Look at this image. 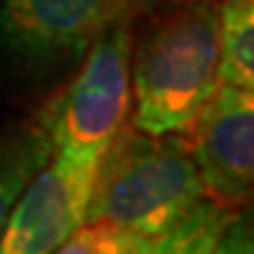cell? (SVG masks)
I'll return each mask as SVG.
<instances>
[{"label":"cell","mask_w":254,"mask_h":254,"mask_svg":"<svg viewBox=\"0 0 254 254\" xmlns=\"http://www.w3.org/2000/svg\"><path fill=\"white\" fill-rule=\"evenodd\" d=\"M218 18V83L254 91V0H223Z\"/></svg>","instance_id":"obj_9"},{"label":"cell","mask_w":254,"mask_h":254,"mask_svg":"<svg viewBox=\"0 0 254 254\" xmlns=\"http://www.w3.org/2000/svg\"><path fill=\"white\" fill-rule=\"evenodd\" d=\"M130 24L114 26L91 44L75 75L37 112L52 143V158L86 177L130 114Z\"/></svg>","instance_id":"obj_3"},{"label":"cell","mask_w":254,"mask_h":254,"mask_svg":"<svg viewBox=\"0 0 254 254\" xmlns=\"http://www.w3.org/2000/svg\"><path fill=\"white\" fill-rule=\"evenodd\" d=\"M145 0H0V78L42 83L75 67Z\"/></svg>","instance_id":"obj_4"},{"label":"cell","mask_w":254,"mask_h":254,"mask_svg":"<svg viewBox=\"0 0 254 254\" xmlns=\"http://www.w3.org/2000/svg\"><path fill=\"white\" fill-rule=\"evenodd\" d=\"M231 218V207L202 197L166 228L143 236H122L117 254H213Z\"/></svg>","instance_id":"obj_7"},{"label":"cell","mask_w":254,"mask_h":254,"mask_svg":"<svg viewBox=\"0 0 254 254\" xmlns=\"http://www.w3.org/2000/svg\"><path fill=\"white\" fill-rule=\"evenodd\" d=\"M184 137L205 197L244 205L254 187V91L218 83Z\"/></svg>","instance_id":"obj_5"},{"label":"cell","mask_w":254,"mask_h":254,"mask_svg":"<svg viewBox=\"0 0 254 254\" xmlns=\"http://www.w3.org/2000/svg\"><path fill=\"white\" fill-rule=\"evenodd\" d=\"M107 228H109V226H107ZM120 241H122V234H120V231H114V228H109L107 236H104V241H101V247H99L94 254H117Z\"/></svg>","instance_id":"obj_12"},{"label":"cell","mask_w":254,"mask_h":254,"mask_svg":"<svg viewBox=\"0 0 254 254\" xmlns=\"http://www.w3.org/2000/svg\"><path fill=\"white\" fill-rule=\"evenodd\" d=\"M213 254H254V234H252V221L247 215L231 218Z\"/></svg>","instance_id":"obj_10"},{"label":"cell","mask_w":254,"mask_h":254,"mask_svg":"<svg viewBox=\"0 0 254 254\" xmlns=\"http://www.w3.org/2000/svg\"><path fill=\"white\" fill-rule=\"evenodd\" d=\"M94 177L50 158L10 210L0 254H55L83 226Z\"/></svg>","instance_id":"obj_6"},{"label":"cell","mask_w":254,"mask_h":254,"mask_svg":"<svg viewBox=\"0 0 254 254\" xmlns=\"http://www.w3.org/2000/svg\"><path fill=\"white\" fill-rule=\"evenodd\" d=\"M52 158V143L39 117L24 120L0 137V234L29 182Z\"/></svg>","instance_id":"obj_8"},{"label":"cell","mask_w":254,"mask_h":254,"mask_svg":"<svg viewBox=\"0 0 254 254\" xmlns=\"http://www.w3.org/2000/svg\"><path fill=\"white\" fill-rule=\"evenodd\" d=\"M202 197L184 132L148 135L122 127L96 166L83 223L143 236L174 223Z\"/></svg>","instance_id":"obj_1"},{"label":"cell","mask_w":254,"mask_h":254,"mask_svg":"<svg viewBox=\"0 0 254 254\" xmlns=\"http://www.w3.org/2000/svg\"><path fill=\"white\" fill-rule=\"evenodd\" d=\"M218 88V18L210 3L171 13L132 44L130 127L148 135L187 132Z\"/></svg>","instance_id":"obj_2"},{"label":"cell","mask_w":254,"mask_h":254,"mask_svg":"<svg viewBox=\"0 0 254 254\" xmlns=\"http://www.w3.org/2000/svg\"><path fill=\"white\" fill-rule=\"evenodd\" d=\"M107 231H109L107 226L83 223L55 254H94V252L101 247V241H104V236H107Z\"/></svg>","instance_id":"obj_11"}]
</instances>
